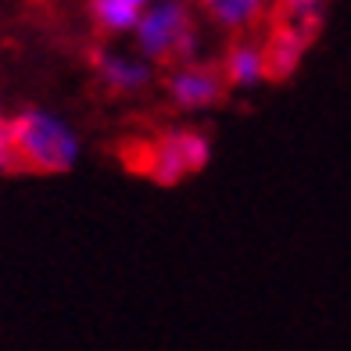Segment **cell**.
I'll list each match as a JSON object with an SVG mask.
<instances>
[{"instance_id": "cell-6", "label": "cell", "mask_w": 351, "mask_h": 351, "mask_svg": "<svg viewBox=\"0 0 351 351\" xmlns=\"http://www.w3.org/2000/svg\"><path fill=\"white\" fill-rule=\"evenodd\" d=\"M226 86H254L265 79V65H262V40H251V36H237L230 43L226 58L219 65Z\"/></svg>"}, {"instance_id": "cell-7", "label": "cell", "mask_w": 351, "mask_h": 351, "mask_svg": "<svg viewBox=\"0 0 351 351\" xmlns=\"http://www.w3.org/2000/svg\"><path fill=\"white\" fill-rule=\"evenodd\" d=\"M93 65H97V75L108 90L115 93H136L151 83V69L140 65V61H130V58H115V54H97L93 58Z\"/></svg>"}, {"instance_id": "cell-4", "label": "cell", "mask_w": 351, "mask_h": 351, "mask_svg": "<svg viewBox=\"0 0 351 351\" xmlns=\"http://www.w3.org/2000/svg\"><path fill=\"white\" fill-rule=\"evenodd\" d=\"M165 86H169V97H172L176 108L197 111V108H212V104L222 101V93H226V79H222L219 69L186 65V69H176Z\"/></svg>"}, {"instance_id": "cell-3", "label": "cell", "mask_w": 351, "mask_h": 351, "mask_svg": "<svg viewBox=\"0 0 351 351\" xmlns=\"http://www.w3.org/2000/svg\"><path fill=\"white\" fill-rule=\"evenodd\" d=\"M136 40H140V51L147 58H154V61L190 58L197 40H194V22H190L186 4L165 0V4L151 8L136 22Z\"/></svg>"}, {"instance_id": "cell-1", "label": "cell", "mask_w": 351, "mask_h": 351, "mask_svg": "<svg viewBox=\"0 0 351 351\" xmlns=\"http://www.w3.org/2000/svg\"><path fill=\"white\" fill-rule=\"evenodd\" d=\"M11 136L19 151V165L33 172H69L79 162V136L69 122L51 111L29 108L11 119Z\"/></svg>"}, {"instance_id": "cell-11", "label": "cell", "mask_w": 351, "mask_h": 351, "mask_svg": "<svg viewBox=\"0 0 351 351\" xmlns=\"http://www.w3.org/2000/svg\"><path fill=\"white\" fill-rule=\"evenodd\" d=\"M130 4H136V8H140V4H143V0H130Z\"/></svg>"}, {"instance_id": "cell-5", "label": "cell", "mask_w": 351, "mask_h": 351, "mask_svg": "<svg viewBox=\"0 0 351 351\" xmlns=\"http://www.w3.org/2000/svg\"><path fill=\"white\" fill-rule=\"evenodd\" d=\"M312 47V36L298 33L291 25H276L269 22V33L262 40V65H265V79H273V83H283V79H291L301 65V58L305 51Z\"/></svg>"}, {"instance_id": "cell-9", "label": "cell", "mask_w": 351, "mask_h": 351, "mask_svg": "<svg viewBox=\"0 0 351 351\" xmlns=\"http://www.w3.org/2000/svg\"><path fill=\"white\" fill-rule=\"evenodd\" d=\"M90 14L108 33H125V29H136L140 22V8L130 4V0H93Z\"/></svg>"}, {"instance_id": "cell-8", "label": "cell", "mask_w": 351, "mask_h": 351, "mask_svg": "<svg viewBox=\"0 0 351 351\" xmlns=\"http://www.w3.org/2000/svg\"><path fill=\"white\" fill-rule=\"evenodd\" d=\"M208 19L219 22L222 29H251L265 14V0H201Z\"/></svg>"}, {"instance_id": "cell-10", "label": "cell", "mask_w": 351, "mask_h": 351, "mask_svg": "<svg viewBox=\"0 0 351 351\" xmlns=\"http://www.w3.org/2000/svg\"><path fill=\"white\" fill-rule=\"evenodd\" d=\"M19 165V151H14V136H11V122L0 119V172H14Z\"/></svg>"}, {"instance_id": "cell-2", "label": "cell", "mask_w": 351, "mask_h": 351, "mask_svg": "<svg viewBox=\"0 0 351 351\" xmlns=\"http://www.w3.org/2000/svg\"><path fill=\"white\" fill-rule=\"evenodd\" d=\"M212 162V140L197 130H169L143 147V176L158 186H176Z\"/></svg>"}]
</instances>
